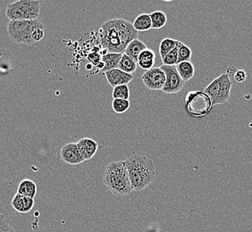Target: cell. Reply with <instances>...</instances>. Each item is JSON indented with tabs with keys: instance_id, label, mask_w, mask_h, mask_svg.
<instances>
[{
	"instance_id": "19",
	"label": "cell",
	"mask_w": 252,
	"mask_h": 232,
	"mask_svg": "<svg viewBox=\"0 0 252 232\" xmlns=\"http://www.w3.org/2000/svg\"><path fill=\"white\" fill-rule=\"evenodd\" d=\"M133 28L139 31H147L151 29V16L149 14H141L136 17L133 22Z\"/></svg>"
},
{
	"instance_id": "6",
	"label": "cell",
	"mask_w": 252,
	"mask_h": 232,
	"mask_svg": "<svg viewBox=\"0 0 252 232\" xmlns=\"http://www.w3.org/2000/svg\"><path fill=\"white\" fill-rule=\"evenodd\" d=\"M232 86L233 83L230 80L229 74L224 73L215 79L212 83L209 84V86L205 87L204 93L209 96L213 107L217 105H223L228 102L230 98Z\"/></svg>"
},
{
	"instance_id": "18",
	"label": "cell",
	"mask_w": 252,
	"mask_h": 232,
	"mask_svg": "<svg viewBox=\"0 0 252 232\" xmlns=\"http://www.w3.org/2000/svg\"><path fill=\"white\" fill-rule=\"evenodd\" d=\"M175 67L185 83L189 82V80H191L193 78L194 74H195V68H194L193 63H191L190 61L177 63L175 65Z\"/></svg>"
},
{
	"instance_id": "15",
	"label": "cell",
	"mask_w": 252,
	"mask_h": 232,
	"mask_svg": "<svg viewBox=\"0 0 252 232\" xmlns=\"http://www.w3.org/2000/svg\"><path fill=\"white\" fill-rule=\"evenodd\" d=\"M37 191H38L37 185L33 180L29 179H23L17 188V193L31 199H35Z\"/></svg>"
},
{
	"instance_id": "25",
	"label": "cell",
	"mask_w": 252,
	"mask_h": 232,
	"mask_svg": "<svg viewBox=\"0 0 252 232\" xmlns=\"http://www.w3.org/2000/svg\"><path fill=\"white\" fill-rule=\"evenodd\" d=\"M130 107V101L124 99H114L112 102V109L117 114H125Z\"/></svg>"
},
{
	"instance_id": "28",
	"label": "cell",
	"mask_w": 252,
	"mask_h": 232,
	"mask_svg": "<svg viewBox=\"0 0 252 232\" xmlns=\"http://www.w3.org/2000/svg\"><path fill=\"white\" fill-rule=\"evenodd\" d=\"M233 77H234V80H235L236 83H244L246 81V79H247V73H246L244 70H237L235 73H234Z\"/></svg>"
},
{
	"instance_id": "26",
	"label": "cell",
	"mask_w": 252,
	"mask_h": 232,
	"mask_svg": "<svg viewBox=\"0 0 252 232\" xmlns=\"http://www.w3.org/2000/svg\"><path fill=\"white\" fill-rule=\"evenodd\" d=\"M191 56H192L191 49L185 44L181 42L179 45V49H178V63L190 61Z\"/></svg>"
},
{
	"instance_id": "22",
	"label": "cell",
	"mask_w": 252,
	"mask_h": 232,
	"mask_svg": "<svg viewBox=\"0 0 252 232\" xmlns=\"http://www.w3.org/2000/svg\"><path fill=\"white\" fill-rule=\"evenodd\" d=\"M178 42H179V40L170 39V38H165V39H163L160 42L159 45V55L161 58H165L167 54L175 49Z\"/></svg>"
},
{
	"instance_id": "20",
	"label": "cell",
	"mask_w": 252,
	"mask_h": 232,
	"mask_svg": "<svg viewBox=\"0 0 252 232\" xmlns=\"http://www.w3.org/2000/svg\"><path fill=\"white\" fill-rule=\"evenodd\" d=\"M137 66H138V64L133 59L126 56V54H123L117 69H119L128 74H133V73L136 72Z\"/></svg>"
},
{
	"instance_id": "10",
	"label": "cell",
	"mask_w": 252,
	"mask_h": 232,
	"mask_svg": "<svg viewBox=\"0 0 252 232\" xmlns=\"http://www.w3.org/2000/svg\"><path fill=\"white\" fill-rule=\"evenodd\" d=\"M60 155L63 162L68 165H80L84 162L83 156L78 149L76 143H67L63 145L60 151Z\"/></svg>"
},
{
	"instance_id": "2",
	"label": "cell",
	"mask_w": 252,
	"mask_h": 232,
	"mask_svg": "<svg viewBox=\"0 0 252 232\" xmlns=\"http://www.w3.org/2000/svg\"><path fill=\"white\" fill-rule=\"evenodd\" d=\"M124 162L128 171L131 189L133 191L140 192L153 182L156 169L154 162L151 158L133 154Z\"/></svg>"
},
{
	"instance_id": "9",
	"label": "cell",
	"mask_w": 252,
	"mask_h": 232,
	"mask_svg": "<svg viewBox=\"0 0 252 232\" xmlns=\"http://www.w3.org/2000/svg\"><path fill=\"white\" fill-rule=\"evenodd\" d=\"M141 80L149 89L162 91L165 83V73L161 67L154 66L142 74Z\"/></svg>"
},
{
	"instance_id": "1",
	"label": "cell",
	"mask_w": 252,
	"mask_h": 232,
	"mask_svg": "<svg viewBox=\"0 0 252 232\" xmlns=\"http://www.w3.org/2000/svg\"><path fill=\"white\" fill-rule=\"evenodd\" d=\"M99 36L102 47L109 53L125 54L127 46L138 38V31L126 20L112 19L101 25Z\"/></svg>"
},
{
	"instance_id": "12",
	"label": "cell",
	"mask_w": 252,
	"mask_h": 232,
	"mask_svg": "<svg viewBox=\"0 0 252 232\" xmlns=\"http://www.w3.org/2000/svg\"><path fill=\"white\" fill-rule=\"evenodd\" d=\"M80 154L84 161L93 159V156L97 153L98 144L90 138H83L76 143Z\"/></svg>"
},
{
	"instance_id": "16",
	"label": "cell",
	"mask_w": 252,
	"mask_h": 232,
	"mask_svg": "<svg viewBox=\"0 0 252 232\" xmlns=\"http://www.w3.org/2000/svg\"><path fill=\"white\" fill-rule=\"evenodd\" d=\"M122 56L123 54L109 53V52L103 55L101 58L102 63H103L102 71L105 73L113 69H117L121 60Z\"/></svg>"
},
{
	"instance_id": "27",
	"label": "cell",
	"mask_w": 252,
	"mask_h": 232,
	"mask_svg": "<svg viewBox=\"0 0 252 232\" xmlns=\"http://www.w3.org/2000/svg\"><path fill=\"white\" fill-rule=\"evenodd\" d=\"M0 232H15L10 227L9 223L5 220V216L0 213Z\"/></svg>"
},
{
	"instance_id": "11",
	"label": "cell",
	"mask_w": 252,
	"mask_h": 232,
	"mask_svg": "<svg viewBox=\"0 0 252 232\" xmlns=\"http://www.w3.org/2000/svg\"><path fill=\"white\" fill-rule=\"evenodd\" d=\"M104 74L107 78V83L113 87L120 85H128L133 80L132 74H128L117 68L105 72Z\"/></svg>"
},
{
	"instance_id": "17",
	"label": "cell",
	"mask_w": 252,
	"mask_h": 232,
	"mask_svg": "<svg viewBox=\"0 0 252 232\" xmlns=\"http://www.w3.org/2000/svg\"><path fill=\"white\" fill-rule=\"evenodd\" d=\"M146 49H147V46H146L145 43L142 42L140 39H136L132 40L131 43L127 46L125 54L126 56H128L129 58L133 59L137 63L140 54Z\"/></svg>"
},
{
	"instance_id": "21",
	"label": "cell",
	"mask_w": 252,
	"mask_h": 232,
	"mask_svg": "<svg viewBox=\"0 0 252 232\" xmlns=\"http://www.w3.org/2000/svg\"><path fill=\"white\" fill-rule=\"evenodd\" d=\"M151 20V29H162L167 22V17L164 12L155 11L150 14Z\"/></svg>"
},
{
	"instance_id": "3",
	"label": "cell",
	"mask_w": 252,
	"mask_h": 232,
	"mask_svg": "<svg viewBox=\"0 0 252 232\" xmlns=\"http://www.w3.org/2000/svg\"><path fill=\"white\" fill-rule=\"evenodd\" d=\"M7 34L15 43L32 45L43 39L45 31L39 19L19 20L8 22Z\"/></svg>"
},
{
	"instance_id": "13",
	"label": "cell",
	"mask_w": 252,
	"mask_h": 232,
	"mask_svg": "<svg viewBox=\"0 0 252 232\" xmlns=\"http://www.w3.org/2000/svg\"><path fill=\"white\" fill-rule=\"evenodd\" d=\"M34 199L16 193L12 199V206L20 213H28L34 206Z\"/></svg>"
},
{
	"instance_id": "23",
	"label": "cell",
	"mask_w": 252,
	"mask_h": 232,
	"mask_svg": "<svg viewBox=\"0 0 252 232\" xmlns=\"http://www.w3.org/2000/svg\"><path fill=\"white\" fill-rule=\"evenodd\" d=\"M112 97L114 99H124L129 100L130 98V89L128 85H120L113 88Z\"/></svg>"
},
{
	"instance_id": "4",
	"label": "cell",
	"mask_w": 252,
	"mask_h": 232,
	"mask_svg": "<svg viewBox=\"0 0 252 232\" xmlns=\"http://www.w3.org/2000/svg\"><path fill=\"white\" fill-rule=\"evenodd\" d=\"M103 183L117 197L130 195L132 189L125 162H112L107 165L103 175Z\"/></svg>"
},
{
	"instance_id": "8",
	"label": "cell",
	"mask_w": 252,
	"mask_h": 232,
	"mask_svg": "<svg viewBox=\"0 0 252 232\" xmlns=\"http://www.w3.org/2000/svg\"><path fill=\"white\" fill-rule=\"evenodd\" d=\"M165 73V83L162 91L165 94H176L185 87V82L181 78L175 66L161 65Z\"/></svg>"
},
{
	"instance_id": "24",
	"label": "cell",
	"mask_w": 252,
	"mask_h": 232,
	"mask_svg": "<svg viewBox=\"0 0 252 232\" xmlns=\"http://www.w3.org/2000/svg\"><path fill=\"white\" fill-rule=\"evenodd\" d=\"M181 41L178 42L177 46L173 49L171 52L167 54L165 58H162L163 65H168V66H175L178 63V49Z\"/></svg>"
},
{
	"instance_id": "14",
	"label": "cell",
	"mask_w": 252,
	"mask_h": 232,
	"mask_svg": "<svg viewBox=\"0 0 252 232\" xmlns=\"http://www.w3.org/2000/svg\"><path fill=\"white\" fill-rule=\"evenodd\" d=\"M155 52L151 49H144L139 56L137 64L145 71H149L154 67L155 64Z\"/></svg>"
},
{
	"instance_id": "7",
	"label": "cell",
	"mask_w": 252,
	"mask_h": 232,
	"mask_svg": "<svg viewBox=\"0 0 252 232\" xmlns=\"http://www.w3.org/2000/svg\"><path fill=\"white\" fill-rule=\"evenodd\" d=\"M186 111L196 118L203 117L209 114L213 107L209 96L201 91H190L185 97Z\"/></svg>"
},
{
	"instance_id": "5",
	"label": "cell",
	"mask_w": 252,
	"mask_h": 232,
	"mask_svg": "<svg viewBox=\"0 0 252 232\" xmlns=\"http://www.w3.org/2000/svg\"><path fill=\"white\" fill-rule=\"evenodd\" d=\"M40 13V3L37 0H18L7 5L5 15L9 21L36 20Z\"/></svg>"
}]
</instances>
